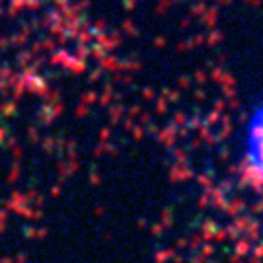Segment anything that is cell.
Listing matches in <instances>:
<instances>
[{
    "mask_svg": "<svg viewBox=\"0 0 263 263\" xmlns=\"http://www.w3.org/2000/svg\"><path fill=\"white\" fill-rule=\"evenodd\" d=\"M244 146H246V160H248L249 172L263 185V105L249 115L246 123Z\"/></svg>",
    "mask_w": 263,
    "mask_h": 263,
    "instance_id": "6da1fadb",
    "label": "cell"
}]
</instances>
